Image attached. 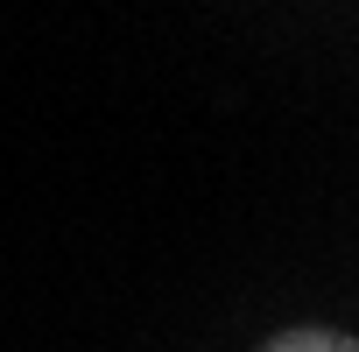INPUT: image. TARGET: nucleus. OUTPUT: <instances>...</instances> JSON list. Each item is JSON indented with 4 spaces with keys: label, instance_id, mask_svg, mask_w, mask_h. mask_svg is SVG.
Masks as SVG:
<instances>
[{
    "label": "nucleus",
    "instance_id": "obj_1",
    "mask_svg": "<svg viewBox=\"0 0 359 352\" xmlns=\"http://www.w3.org/2000/svg\"><path fill=\"white\" fill-rule=\"evenodd\" d=\"M261 352H359L345 331H324V324H296V331H282V338H268Z\"/></svg>",
    "mask_w": 359,
    "mask_h": 352
}]
</instances>
